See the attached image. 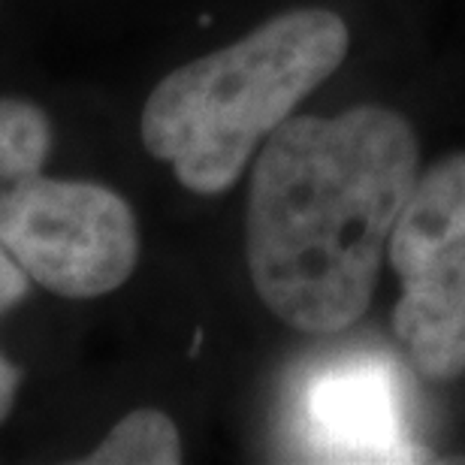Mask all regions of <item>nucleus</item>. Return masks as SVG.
<instances>
[{"label":"nucleus","instance_id":"obj_3","mask_svg":"<svg viewBox=\"0 0 465 465\" xmlns=\"http://www.w3.org/2000/svg\"><path fill=\"white\" fill-rule=\"evenodd\" d=\"M387 260L402 282L393 332L426 381L465 375V152L417 175Z\"/></svg>","mask_w":465,"mask_h":465},{"label":"nucleus","instance_id":"obj_4","mask_svg":"<svg viewBox=\"0 0 465 465\" xmlns=\"http://www.w3.org/2000/svg\"><path fill=\"white\" fill-rule=\"evenodd\" d=\"M0 242L64 300L113 293L139 263V224L121 193L43 173L0 188Z\"/></svg>","mask_w":465,"mask_h":465},{"label":"nucleus","instance_id":"obj_2","mask_svg":"<svg viewBox=\"0 0 465 465\" xmlns=\"http://www.w3.org/2000/svg\"><path fill=\"white\" fill-rule=\"evenodd\" d=\"M348 49V22L332 9L266 18L157 82L139 121L143 145L191 193H227L266 139L345 64Z\"/></svg>","mask_w":465,"mask_h":465},{"label":"nucleus","instance_id":"obj_6","mask_svg":"<svg viewBox=\"0 0 465 465\" xmlns=\"http://www.w3.org/2000/svg\"><path fill=\"white\" fill-rule=\"evenodd\" d=\"M52 121L31 100L0 97V188L34 179L52 157Z\"/></svg>","mask_w":465,"mask_h":465},{"label":"nucleus","instance_id":"obj_1","mask_svg":"<svg viewBox=\"0 0 465 465\" xmlns=\"http://www.w3.org/2000/svg\"><path fill=\"white\" fill-rule=\"evenodd\" d=\"M417 175L420 143L393 109L287 118L257 152L248 184L245 257L266 309L309 336L353 327Z\"/></svg>","mask_w":465,"mask_h":465},{"label":"nucleus","instance_id":"obj_7","mask_svg":"<svg viewBox=\"0 0 465 465\" xmlns=\"http://www.w3.org/2000/svg\"><path fill=\"white\" fill-rule=\"evenodd\" d=\"M318 420L330 426L339 441L381 444L390 439V408L384 387L375 381H336L318 393Z\"/></svg>","mask_w":465,"mask_h":465},{"label":"nucleus","instance_id":"obj_9","mask_svg":"<svg viewBox=\"0 0 465 465\" xmlns=\"http://www.w3.org/2000/svg\"><path fill=\"white\" fill-rule=\"evenodd\" d=\"M18 387H22V369L13 366V362L0 353V423H6V417L13 414Z\"/></svg>","mask_w":465,"mask_h":465},{"label":"nucleus","instance_id":"obj_5","mask_svg":"<svg viewBox=\"0 0 465 465\" xmlns=\"http://www.w3.org/2000/svg\"><path fill=\"white\" fill-rule=\"evenodd\" d=\"M82 462L91 465H175L182 462V439L170 414L136 408Z\"/></svg>","mask_w":465,"mask_h":465},{"label":"nucleus","instance_id":"obj_8","mask_svg":"<svg viewBox=\"0 0 465 465\" xmlns=\"http://www.w3.org/2000/svg\"><path fill=\"white\" fill-rule=\"evenodd\" d=\"M27 293H31V275L13 257V251L0 242V314L13 312Z\"/></svg>","mask_w":465,"mask_h":465}]
</instances>
